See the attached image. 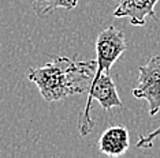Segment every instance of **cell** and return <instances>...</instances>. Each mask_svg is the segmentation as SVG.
I'll return each mask as SVG.
<instances>
[{"label": "cell", "instance_id": "ba28073f", "mask_svg": "<svg viewBox=\"0 0 160 158\" xmlns=\"http://www.w3.org/2000/svg\"><path fill=\"white\" fill-rule=\"evenodd\" d=\"M159 136H160V125L156 128L155 131H152L151 134L141 135L140 139L136 142V147H138V149H147V147H152V145H153V141L156 138H159Z\"/></svg>", "mask_w": 160, "mask_h": 158}, {"label": "cell", "instance_id": "5b68a950", "mask_svg": "<svg viewBox=\"0 0 160 158\" xmlns=\"http://www.w3.org/2000/svg\"><path fill=\"white\" fill-rule=\"evenodd\" d=\"M114 16L115 18H129L133 26H144L147 16L156 18L155 6L159 0H116Z\"/></svg>", "mask_w": 160, "mask_h": 158}, {"label": "cell", "instance_id": "6da1fadb", "mask_svg": "<svg viewBox=\"0 0 160 158\" xmlns=\"http://www.w3.org/2000/svg\"><path fill=\"white\" fill-rule=\"evenodd\" d=\"M94 60L55 57L42 67L29 68L28 79L37 86L45 102H55L74 94H88L96 72Z\"/></svg>", "mask_w": 160, "mask_h": 158}, {"label": "cell", "instance_id": "277c9868", "mask_svg": "<svg viewBox=\"0 0 160 158\" xmlns=\"http://www.w3.org/2000/svg\"><path fill=\"white\" fill-rule=\"evenodd\" d=\"M133 97L148 101V110L155 116L160 110V55L138 67V85L132 90Z\"/></svg>", "mask_w": 160, "mask_h": 158}, {"label": "cell", "instance_id": "3957f363", "mask_svg": "<svg viewBox=\"0 0 160 158\" xmlns=\"http://www.w3.org/2000/svg\"><path fill=\"white\" fill-rule=\"evenodd\" d=\"M94 46H96L97 67L93 78H97L104 72H110L111 67L127 49L125 33L115 26H108L97 35Z\"/></svg>", "mask_w": 160, "mask_h": 158}, {"label": "cell", "instance_id": "8992f818", "mask_svg": "<svg viewBox=\"0 0 160 158\" xmlns=\"http://www.w3.org/2000/svg\"><path fill=\"white\" fill-rule=\"evenodd\" d=\"M130 147L129 130L125 125H112L107 128L99 139V150L105 156L119 157Z\"/></svg>", "mask_w": 160, "mask_h": 158}, {"label": "cell", "instance_id": "7a4b0ae2", "mask_svg": "<svg viewBox=\"0 0 160 158\" xmlns=\"http://www.w3.org/2000/svg\"><path fill=\"white\" fill-rule=\"evenodd\" d=\"M96 100L105 110H110L111 108H122L123 104L121 101L116 91L115 82L112 81L110 72H104L100 77L92 79V85L88 91V98L83 108L82 113L78 118V131L81 136H86L94 127V121L90 117V109H92V102Z\"/></svg>", "mask_w": 160, "mask_h": 158}, {"label": "cell", "instance_id": "52a82bcc", "mask_svg": "<svg viewBox=\"0 0 160 158\" xmlns=\"http://www.w3.org/2000/svg\"><path fill=\"white\" fill-rule=\"evenodd\" d=\"M79 0H32V7L38 18L48 16L58 8L72 10L75 8Z\"/></svg>", "mask_w": 160, "mask_h": 158}]
</instances>
